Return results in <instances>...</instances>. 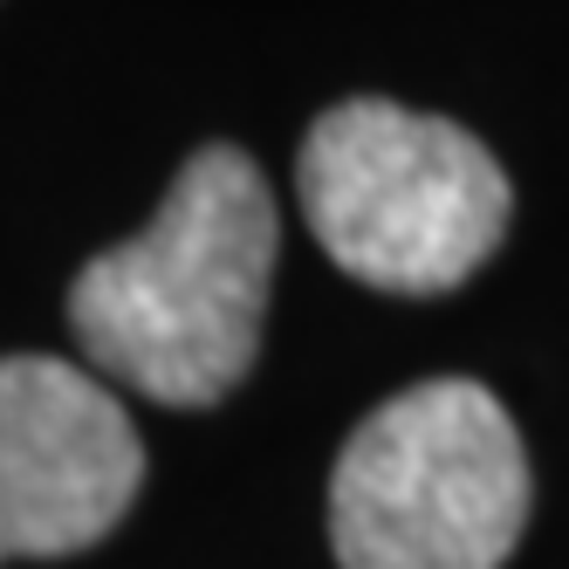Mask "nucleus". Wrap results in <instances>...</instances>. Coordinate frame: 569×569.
<instances>
[{"mask_svg":"<svg viewBox=\"0 0 569 569\" xmlns=\"http://www.w3.org/2000/svg\"><path fill=\"white\" fill-rule=\"evenodd\" d=\"M274 199L248 151L199 144L144 233L103 248L69 289V330L103 378L158 405H220L254 371Z\"/></svg>","mask_w":569,"mask_h":569,"instance_id":"f257e3e1","label":"nucleus"},{"mask_svg":"<svg viewBox=\"0 0 569 569\" xmlns=\"http://www.w3.org/2000/svg\"><path fill=\"white\" fill-rule=\"evenodd\" d=\"M302 213L343 274L385 296H439L501 248L515 192L473 131L385 97L322 110L296 158Z\"/></svg>","mask_w":569,"mask_h":569,"instance_id":"f03ea898","label":"nucleus"},{"mask_svg":"<svg viewBox=\"0 0 569 569\" xmlns=\"http://www.w3.org/2000/svg\"><path fill=\"white\" fill-rule=\"evenodd\" d=\"M528 521V453L501 398L426 378L363 419L330 480L343 569H501Z\"/></svg>","mask_w":569,"mask_h":569,"instance_id":"7ed1b4c3","label":"nucleus"},{"mask_svg":"<svg viewBox=\"0 0 569 569\" xmlns=\"http://www.w3.org/2000/svg\"><path fill=\"white\" fill-rule=\"evenodd\" d=\"M144 487V446L90 371L0 357V562L103 542Z\"/></svg>","mask_w":569,"mask_h":569,"instance_id":"20e7f679","label":"nucleus"}]
</instances>
